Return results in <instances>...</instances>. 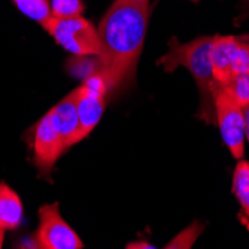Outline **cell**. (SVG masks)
<instances>
[{
    "mask_svg": "<svg viewBox=\"0 0 249 249\" xmlns=\"http://www.w3.org/2000/svg\"><path fill=\"white\" fill-rule=\"evenodd\" d=\"M149 14V0H115L103 15L97 27L102 54L97 57L96 73L105 79L109 91L134 78Z\"/></svg>",
    "mask_w": 249,
    "mask_h": 249,
    "instance_id": "obj_1",
    "label": "cell"
},
{
    "mask_svg": "<svg viewBox=\"0 0 249 249\" xmlns=\"http://www.w3.org/2000/svg\"><path fill=\"white\" fill-rule=\"evenodd\" d=\"M212 43L213 36H200L185 43H180L173 37L169 42L167 54L157 61L164 67L166 72H173L176 67L182 66L194 76L200 93L198 117L208 124H215L213 97L218 88L211 63Z\"/></svg>",
    "mask_w": 249,
    "mask_h": 249,
    "instance_id": "obj_2",
    "label": "cell"
},
{
    "mask_svg": "<svg viewBox=\"0 0 249 249\" xmlns=\"http://www.w3.org/2000/svg\"><path fill=\"white\" fill-rule=\"evenodd\" d=\"M42 27L55 42L75 57H99L102 54V42L97 29L81 17L55 18L50 17Z\"/></svg>",
    "mask_w": 249,
    "mask_h": 249,
    "instance_id": "obj_3",
    "label": "cell"
},
{
    "mask_svg": "<svg viewBox=\"0 0 249 249\" xmlns=\"http://www.w3.org/2000/svg\"><path fill=\"white\" fill-rule=\"evenodd\" d=\"M215 123L219 127L222 141L236 160H242L245 154V117L243 107L234 100L230 89L218 85L213 97Z\"/></svg>",
    "mask_w": 249,
    "mask_h": 249,
    "instance_id": "obj_4",
    "label": "cell"
},
{
    "mask_svg": "<svg viewBox=\"0 0 249 249\" xmlns=\"http://www.w3.org/2000/svg\"><path fill=\"white\" fill-rule=\"evenodd\" d=\"M107 91V85L99 73L93 72L91 75L85 76L84 84L78 88L79 127L76 131L75 143L85 139L97 127L105 110Z\"/></svg>",
    "mask_w": 249,
    "mask_h": 249,
    "instance_id": "obj_5",
    "label": "cell"
},
{
    "mask_svg": "<svg viewBox=\"0 0 249 249\" xmlns=\"http://www.w3.org/2000/svg\"><path fill=\"white\" fill-rule=\"evenodd\" d=\"M36 248L42 249H81L82 240L67 224L58 203L43 205L39 209V227L36 230Z\"/></svg>",
    "mask_w": 249,
    "mask_h": 249,
    "instance_id": "obj_6",
    "label": "cell"
},
{
    "mask_svg": "<svg viewBox=\"0 0 249 249\" xmlns=\"http://www.w3.org/2000/svg\"><path fill=\"white\" fill-rule=\"evenodd\" d=\"M66 146L60 134L54 128L50 115L45 114L35 128L33 160L42 175H50Z\"/></svg>",
    "mask_w": 249,
    "mask_h": 249,
    "instance_id": "obj_7",
    "label": "cell"
},
{
    "mask_svg": "<svg viewBox=\"0 0 249 249\" xmlns=\"http://www.w3.org/2000/svg\"><path fill=\"white\" fill-rule=\"evenodd\" d=\"M50 120L64 142L66 149L75 145L76 131L79 127L78 118V88L60 100L50 112Z\"/></svg>",
    "mask_w": 249,
    "mask_h": 249,
    "instance_id": "obj_8",
    "label": "cell"
},
{
    "mask_svg": "<svg viewBox=\"0 0 249 249\" xmlns=\"http://www.w3.org/2000/svg\"><path fill=\"white\" fill-rule=\"evenodd\" d=\"M239 43L237 36H213V43L211 50V63L212 73L218 85L229 84L233 73V58L236 53V47Z\"/></svg>",
    "mask_w": 249,
    "mask_h": 249,
    "instance_id": "obj_9",
    "label": "cell"
},
{
    "mask_svg": "<svg viewBox=\"0 0 249 249\" xmlns=\"http://www.w3.org/2000/svg\"><path fill=\"white\" fill-rule=\"evenodd\" d=\"M22 215L24 209L19 196L8 184L0 182V227L15 230L22 222Z\"/></svg>",
    "mask_w": 249,
    "mask_h": 249,
    "instance_id": "obj_10",
    "label": "cell"
},
{
    "mask_svg": "<svg viewBox=\"0 0 249 249\" xmlns=\"http://www.w3.org/2000/svg\"><path fill=\"white\" fill-rule=\"evenodd\" d=\"M233 193L240 205L242 215L249 222V161L240 160L233 175Z\"/></svg>",
    "mask_w": 249,
    "mask_h": 249,
    "instance_id": "obj_11",
    "label": "cell"
},
{
    "mask_svg": "<svg viewBox=\"0 0 249 249\" xmlns=\"http://www.w3.org/2000/svg\"><path fill=\"white\" fill-rule=\"evenodd\" d=\"M14 5L30 19L42 26L51 17L50 0H12Z\"/></svg>",
    "mask_w": 249,
    "mask_h": 249,
    "instance_id": "obj_12",
    "label": "cell"
},
{
    "mask_svg": "<svg viewBox=\"0 0 249 249\" xmlns=\"http://www.w3.org/2000/svg\"><path fill=\"white\" fill-rule=\"evenodd\" d=\"M205 230V224L194 221L185 230L180 231L176 237H173L164 248L166 249H188L194 245L198 236Z\"/></svg>",
    "mask_w": 249,
    "mask_h": 249,
    "instance_id": "obj_13",
    "label": "cell"
},
{
    "mask_svg": "<svg viewBox=\"0 0 249 249\" xmlns=\"http://www.w3.org/2000/svg\"><path fill=\"white\" fill-rule=\"evenodd\" d=\"M51 15L55 18L81 17L85 11L82 0H51Z\"/></svg>",
    "mask_w": 249,
    "mask_h": 249,
    "instance_id": "obj_14",
    "label": "cell"
},
{
    "mask_svg": "<svg viewBox=\"0 0 249 249\" xmlns=\"http://www.w3.org/2000/svg\"><path fill=\"white\" fill-rule=\"evenodd\" d=\"M225 87L230 89L231 96L242 107L249 105V73L233 76V79L229 84H225Z\"/></svg>",
    "mask_w": 249,
    "mask_h": 249,
    "instance_id": "obj_15",
    "label": "cell"
},
{
    "mask_svg": "<svg viewBox=\"0 0 249 249\" xmlns=\"http://www.w3.org/2000/svg\"><path fill=\"white\" fill-rule=\"evenodd\" d=\"M233 73L240 75V73H249V43L239 40L234 58H233Z\"/></svg>",
    "mask_w": 249,
    "mask_h": 249,
    "instance_id": "obj_16",
    "label": "cell"
},
{
    "mask_svg": "<svg viewBox=\"0 0 249 249\" xmlns=\"http://www.w3.org/2000/svg\"><path fill=\"white\" fill-rule=\"evenodd\" d=\"M243 117H245V141L249 143V105L243 107Z\"/></svg>",
    "mask_w": 249,
    "mask_h": 249,
    "instance_id": "obj_17",
    "label": "cell"
},
{
    "mask_svg": "<svg viewBox=\"0 0 249 249\" xmlns=\"http://www.w3.org/2000/svg\"><path fill=\"white\" fill-rule=\"evenodd\" d=\"M127 248H130V249H134V248H149V249H152L155 246H152V245H149L146 242H131V243L127 245Z\"/></svg>",
    "mask_w": 249,
    "mask_h": 249,
    "instance_id": "obj_18",
    "label": "cell"
},
{
    "mask_svg": "<svg viewBox=\"0 0 249 249\" xmlns=\"http://www.w3.org/2000/svg\"><path fill=\"white\" fill-rule=\"evenodd\" d=\"M5 231H6V230H3L2 227H0V249L3 248V242H5Z\"/></svg>",
    "mask_w": 249,
    "mask_h": 249,
    "instance_id": "obj_19",
    "label": "cell"
},
{
    "mask_svg": "<svg viewBox=\"0 0 249 249\" xmlns=\"http://www.w3.org/2000/svg\"><path fill=\"white\" fill-rule=\"evenodd\" d=\"M237 39H239V40H242V42L249 43V33H246V35H240V36H237Z\"/></svg>",
    "mask_w": 249,
    "mask_h": 249,
    "instance_id": "obj_20",
    "label": "cell"
},
{
    "mask_svg": "<svg viewBox=\"0 0 249 249\" xmlns=\"http://www.w3.org/2000/svg\"><path fill=\"white\" fill-rule=\"evenodd\" d=\"M191 2H198V0H191Z\"/></svg>",
    "mask_w": 249,
    "mask_h": 249,
    "instance_id": "obj_21",
    "label": "cell"
},
{
    "mask_svg": "<svg viewBox=\"0 0 249 249\" xmlns=\"http://www.w3.org/2000/svg\"><path fill=\"white\" fill-rule=\"evenodd\" d=\"M248 2H249V0H248Z\"/></svg>",
    "mask_w": 249,
    "mask_h": 249,
    "instance_id": "obj_22",
    "label": "cell"
}]
</instances>
